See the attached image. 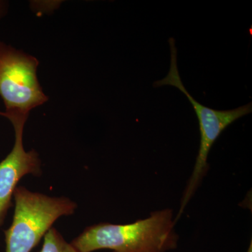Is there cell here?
Here are the masks:
<instances>
[{
	"mask_svg": "<svg viewBox=\"0 0 252 252\" xmlns=\"http://www.w3.org/2000/svg\"><path fill=\"white\" fill-rule=\"evenodd\" d=\"M39 64L34 56L0 41V97L5 112L30 114L48 102L38 79Z\"/></svg>",
	"mask_w": 252,
	"mask_h": 252,
	"instance_id": "cell-4",
	"label": "cell"
},
{
	"mask_svg": "<svg viewBox=\"0 0 252 252\" xmlns=\"http://www.w3.org/2000/svg\"><path fill=\"white\" fill-rule=\"evenodd\" d=\"M39 252H78L68 243L56 228H51L44 237L42 248Z\"/></svg>",
	"mask_w": 252,
	"mask_h": 252,
	"instance_id": "cell-6",
	"label": "cell"
},
{
	"mask_svg": "<svg viewBox=\"0 0 252 252\" xmlns=\"http://www.w3.org/2000/svg\"><path fill=\"white\" fill-rule=\"evenodd\" d=\"M13 198L14 215L4 230L5 252H31L56 220L72 215L78 207L67 197L50 196L22 186L15 189Z\"/></svg>",
	"mask_w": 252,
	"mask_h": 252,
	"instance_id": "cell-2",
	"label": "cell"
},
{
	"mask_svg": "<svg viewBox=\"0 0 252 252\" xmlns=\"http://www.w3.org/2000/svg\"><path fill=\"white\" fill-rule=\"evenodd\" d=\"M7 119L14 130V147L0 162V226L4 223L12 205L15 189L26 175L39 177L42 175V163L39 154L34 149L27 152L23 146L25 125L30 114L18 112H0Z\"/></svg>",
	"mask_w": 252,
	"mask_h": 252,
	"instance_id": "cell-5",
	"label": "cell"
},
{
	"mask_svg": "<svg viewBox=\"0 0 252 252\" xmlns=\"http://www.w3.org/2000/svg\"></svg>",
	"mask_w": 252,
	"mask_h": 252,
	"instance_id": "cell-9",
	"label": "cell"
},
{
	"mask_svg": "<svg viewBox=\"0 0 252 252\" xmlns=\"http://www.w3.org/2000/svg\"><path fill=\"white\" fill-rule=\"evenodd\" d=\"M169 44H170V52H171L170 70L167 77L163 78L161 80L156 81L154 86L157 88L170 85L182 91L190 101L194 110L196 113L200 132V144L198 157H197L193 171L189 179L187 187H186L185 193L182 197L180 211L177 215V217H180L183 214L187 204L193 196L195 190L200 185L202 179L206 175L209 169L207 157L215 141L228 126L240 118L252 113V102H250L234 109L216 110V109L208 108L199 103L189 94L188 91L186 89L182 83V79L179 74L178 67H177V49L173 38L169 39Z\"/></svg>",
	"mask_w": 252,
	"mask_h": 252,
	"instance_id": "cell-3",
	"label": "cell"
},
{
	"mask_svg": "<svg viewBox=\"0 0 252 252\" xmlns=\"http://www.w3.org/2000/svg\"><path fill=\"white\" fill-rule=\"evenodd\" d=\"M248 252H251V250H250V251H249Z\"/></svg>",
	"mask_w": 252,
	"mask_h": 252,
	"instance_id": "cell-8",
	"label": "cell"
},
{
	"mask_svg": "<svg viewBox=\"0 0 252 252\" xmlns=\"http://www.w3.org/2000/svg\"><path fill=\"white\" fill-rule=\"evenodd\" d=\"M9 10V2L4 0H0V19L4 18Z\"/></svg>",
	"mask_w": 252,
	"mask_h": 252,
	"instance_id": "cell-7",
	"label": "cell"
},
{
	"mask_svg": "<svg viewBox=\"0 0 252 252\" xmlns=\"http://www.w3.org/2000/svg\"><path fill=\"white\" fill-rule=\"evenodd\" d=\"M173 211L170 209L128 223H99L84 229L72 240L78 252L111 250L114 252H167L178 246Z\"/></svg>",
	"mask_w": 252,
	"mask_h": 252,
	"instance_id": "cell-1",
	"label": "cell"
}]
</instances>
